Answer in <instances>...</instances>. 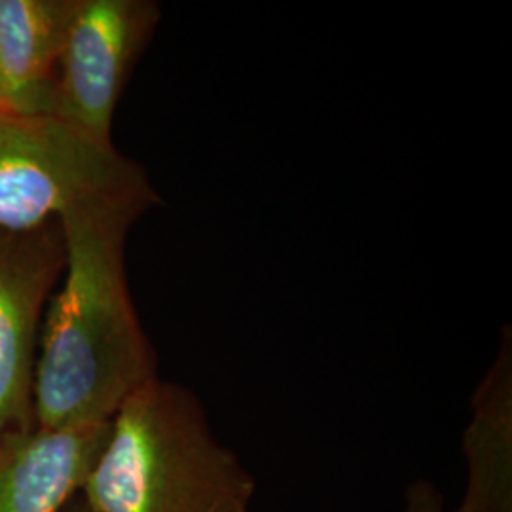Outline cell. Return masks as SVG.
Here are the masks:
<instances>
[{
    "label": "cell",
    "instance_id": "cell-1",
    "mask_svg": "<svg viewBox=\"0 0 512 512\" xmlns=\"http://www.w3.org/2000/svg\"><path fill=\"white\" fill-rule=\"evenodd\" d=\"M160 203L156 190L101 196L61 215L65 279L44 321L35 368V425L107 423L158 378L126 277L129 228Z\"/></svg>",
    "mask_w": 512,
    "mask_h": 512
},
{
    "label": "cell",
    "instance_id": "cell-10",
    "mask_svg": "<svg viewBox=\"0 0 512 512\" xmlns=\"http://www.w3.org/2000/svg\"><path fill=\"white\" fill-rule=\"evenodd\" d=\"M61 512H93L88 505H86V501L82 499V495H74L73 499L65 505V509Z\"/></svg>",
    "mask_w": 512,
    "mask_h": 512
},
{
    "label": "cell",
    "instance_id": "cell-2",
    "mask_svg": "<svg viewBox=\"0 0 512 512\" xmlns=\"http://www.w3.org/2000/svg\"><path fill=\"white\" fill-rule=\"evenodd\" d=\"M255 488L198 397L154 378L110 420L80 495L93 512H249Z\"/></svg>",
    "mask_w": 512,
    "mask_h": 512
},
{
    "label": "cell",
    "instance_id": "cell-6",
    "mask_svg": "<svg viewBox=\"0 0 512 512\" xmlns=\"http://www.w3.org/2000/svg\"><path fill=\"white\" fill-rule=\"evenodd\" d=\"M110 421L61 429L33 427L0 440V512H61L80 494Z\"/></svg>",
    "mask_w": 512,
    "mask_h": 512
},
{
    "label": "cell",
    "instance_id": "cell-5",
    "mask_svg": "<svg viewBox=\"0 0 512 512\" xmlns=\"http://www.w3.org/2000/svg\"><path fill=\"white\" fill-rule=\"evenodd\" d=\"M65 260L59 220L0 232V440L35 427L38 325Z\"/></svg>",
    "mask_w": 512,
    "mask_h": 512
},
{
    "label": "cell",
    "instance_id": "cell-9",
    "mask_svg": "<svg viewBox=\"0 0 512 512\" xmlns=\"http://www.w3.org/2000/svg\"><path fill=\"white\" fill-rule=\"evenodd\" d=\"M406 512H444V499L431 480H416L406 497Z\"/></svg>",
    "mask_w": 512,
    "mask_h": 512
},
{
    "label": "cell",
    "instance_id": "cell-8",
    "mask_svg": "<svg viewBox=\"0 0 512 512\" xmlns=\"http://www.w3.org/2000/svg\"><path fill=\"white\" fill-rule=\"evenodd\" d=\"M469 465L465 497L456 512H512V353L503 340L494 366L473 397L463 437Z\"/></svg>",
    "mask_w": 512,
    "mask_h": 512
},
{
    "label": "cell",
    "instance_id": "cell-4",
    "mask_svg": "<svg viewBox=\"0 0 512 512\" xmlns=\"http://www.w3.org/2000/svg\"><path fill=\"white\" fill-rule=\"evenodd\" d=\"M160 18L154 0H80L57 65L52 116L112 145L118 101Z\"/></svg>",
    "mask_w": 512,
    "mask_h": 512
},
{
    "label": "cell",
    "instance_id": "cell-7",
    "mask_svg": "<svg viewBox=\"0 0 512 512\" xmlns=\"http://www.w3.org/2000/svg\"><path fill=\"white\" fill-rule=\"evenodd\" d=\"M80 0H0V109L52 114L55 74Z\"/></svg>",
    "mask_w": 512,
    "mask_h": 512
},
{
    "label": "cell",
    "instance_id": "cell-3",
    "mask_svg": "<svg viewBox=\"0 0 512 512\" xmlns=\"http://www.w3.org/2000/svg\"><path fill=\"white\" fill-rule=\"evenodd\" d=\"M141 165L52 114L0 109V232H29L101 196L147 192Z\"/></svg>",
    "mask_w": 512,
    "mask_h": 512
}]
</instances>
